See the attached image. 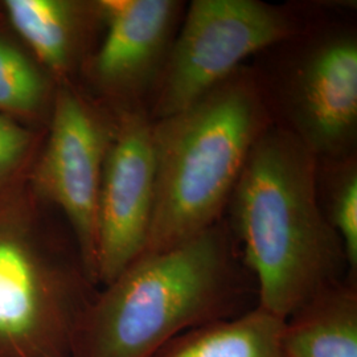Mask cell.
Wrapping results in <instances>:
<instances>
[{"label": "cell", "instance_id": "cell-1", "mask_svg": "<svg viewBox=\"0 0 357 357\" xmlns=\"http://www.w3.org/2000/svg\"><path fill=\"white\" fill-rule=\"evenodd\" d=\"M318 159L271 123L231 192L229 227L257 287V305L282 319L348 274L344 246L320 205Z\"/></svg>", "mask_w": 357, "mask_h": 357}, {"label": "cell", "instance_id": "cell-2", "mask_svg": "<svg viewBox=\"0 0 357 357\" xmlns=\"http://www.w3.org/2000/svg\"><path fill=\"white\" fill-rule=\"evenodd\" d=\"M257 287L228 224L141 255L97 290L73 335L70 357H153L184 332L257 306Z\"/></svg>", "mask_w": 357, "mask_h": 357}, {"label": "cell", "instance_id": "cell-3", "mask_svg": "<svg viewBox=\"0 0 357 357\" xmlns=\"http://www.w3.org/2000/svg\"><path fill=\"white\" fill-rule=\"evenodd\" d=\"M271 123L258 77L245 65L188 107L153 121L155 192L142 255L187 243L222 220L252 147Z\"/></svg>", "mask_w": 357, "mask_h": 357}, {"label": "cell", "instance_id": "cell-4", "mask_svg": "<svg viewBox=\"0 0 357 357\" xmlns=\"http://www.w3.org/2000/svg\"><path fill=\"white\" fill-rule=\"evenodd\" d=\"M29 174L0 193V357H70L98 289Z\"/></svg>", "mask_w": 357, "mask_h": 357}, {"label": "cell", "instance_id": "cell-5", "mask_svg": "<svg viewBox=\"0 0 357 357\" xmlns=\"http://www.w3.org/2000/svg\"><path fill=\"white\" fill-rule=\"evenodd\" d=\"M281 61L255 70L273 122L318 160L355 155L357 35L343 24L306 26L274 45Z\"/></svg>", "mask_w": 357, "mask_h": 357}, {"label": "cell", "instance_id": "cell-6", "mask_svg": "<svg viewBox=\"0 0 357 357\" xmlns=\"http://www.w3.org/2000/svg\"><path fill=\"white\" fill-rule=\"evenodd\" d=\"M306 24L284 6L261 0H193L153 90L149 114H176L241 69L246 59L283 43Z\"/></svg>", "mask_w": 357, "mask_h": 357}, {"label": "cell", "instance_id": "cell-7", "mask_svg": "<svg viewBox=\"0 0 357 357\" xmlns=\"http://www.w3.org/2000/svg\"><path fill=\"white\" fill-rule=\"evenodd\" d=\"M114 113L78 81L56 84L50 122L29 180L64 218L90 282L97 284L98 200Z\"/></svg>", "mask_w": 357, "mask_h": 357}, {"label": "cell", "instance_id": "cell-8", "mask_svg": "<svg viewBox=\"0 0 357 357\" xmlns=\"http://www.w3.org/2000/svg\"><path fill=\"white\" fill-rule=\"evenodd\" d=\"M103 31L78 82L112 112L146 106L183 20L178 0H100Z\"/></svg>", "mask_w": 357, "mask_h": 357}, {"label": "cell", "instance_id": "cell-9", "mask_svg": "<svg viewBox=\"0 0 357 357\" xmlns=\"http://www.w3.org/2000/svg\"><path fill=\"white\" fill-rule=\"evenodd\" d=\"M113 113L114 135L103 165L98 200V287L114 281L144 250L155 192L153 121L147 107Z\"/></svg>", "mask_w": 357, "mask_h": 357}, {"label": "cell", "instance_id": "cell-10", "mask_svg": "<svg viewBox=\"0 0 357 357\" xmlns=\"http://www.w3.org/2000/svg\"><path fill=\"white\" fill-rule=\"evenodd\" d=\"M6 24L56 84L77 81L103 31L100 0H1Z\"/></svg>", "mask_w": 357, "mask_h": 357}, {"label": "cell", "instance_id": "cell-11", "mask_svg": "<svg viewBox=\"0 0 357 357\" xmlns=\"http://www.w3.org/2000/svg\"><path fill=\"white\" fill-rule=\"evenodd\" d=\"M287 357H357L356 274L317 294L284 319Z\"/></svg>", "mask_w": 357, "mask_h": 357}, {"label": "cell", "instance_id": "cell-12", "mask_svg": "<svg viewBox=\"0 0 357 357\" xmlns=\"http://www.w3.org/2000/svg\"><path fill=\"white\" fill-rule=\"evenodd\" d=\"M284 319L257 306L234 318L184 332L153 357H287Z\"/></svg>", "mask_w": 357, "mask_h": 357}, {"label": "cell", "instance_id": "cell-13", "mask_svg": "<svg viewBox=\"0 0 357 357\" xmlns=\"http://www.w3.org/2000/svg\"><path fill=\"white\" fill-rule=\"evenodd\" d=\"M56 82L4 20L0 22V114L47 128Z\"/></svg>", "mask_w": 357, "mask_h": 357}, {"label": "cell", "instance_id": "cell-14", "mask_svg": "<svg viewBox=\"0 0 357 357\" xmlns=\"http://www.w3.org/2000/svg\"><path fill=\"white\" fill-rule=\"evenodd\" d=\"M320 205L332 228L344 246L348 268H357V162L356 155L318 160Z\"/></svg>", "mask_w": 357, "mask_h": 357}, {"label": "cell", "instance_id": "cell-15", "mask_svg": "<svg viewBox=\"0 0 357 357\" xmlns=\"http://www.w3.org/2000/svg\"><path fill=\"white\" fill-rule=\"evenodd\" d=\"M45 131L0 114V193L31 172Z\"/></svg>", "mask_w": 357, "mask_h": 357}, {"label": "cell", "instance_id": "cell-16", "mask_svg": "<svg viewBox=\"0 0 357 357\" xmlns=\"http://www.w3.org/2000/svg\"><path fill=\"white\" fill-rule=\"evenodd\" d=\"M4 20V16H3V7H1V1H0V22Z\"/></svg>", "mask_w": 357, "mask_h": 357}]
</instances>
